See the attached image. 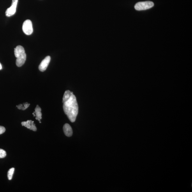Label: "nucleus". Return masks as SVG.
I'll use <instances>...</instances> for the list:
<instances>
[{
  "instance_id": "obj_1",
  "label": "nucleus",
  "mask_w": 192,
  "mask_h": 192,
  "mask_svg": "<svg viewBox=\"0 0 192 192\" xmlns=\"http://www.w3.org/2000/svg\"><path fill=\"white\" fill-rule=\"evenodd\" d=\"M64 112L70 121L75 122L78 112L77 99L72 92L67 90L65 92L63 98Z\"/></svg>"
},
{
  "instance_id": "obj_2",
  "label": "nucleus",
  "mask_w": 192,
  "mask_h": 192,
  "mask_svg": "<svg viewBox=\"0 0 192 192\" xmlns=\"http://www.w3.org/2000/svg\"><path fill=\"white\" fill-rule=\"evenodd\" d=\"M15 57L17 59L16 64L18 67L22 66L24 64L27 59V55L24 47L22 46L18 45L14 49Z\"/></svg>"
},
{
  "instance_id": "obj_3",
  "label": "nucleus",
  "mask_w": 192,
  "mask_h": 192,
  "mask_svg": "<svg viewBox=\"0 0 192 192\" xmlns=\"http://www.w3.org/2000/svg\"><path fill=\"white\" fill-rule=\"evenodd\" d=\"M154 6V3L151 1L139 2L136 4L135 8L137 10H145L152 8Z\"/></svg>"
},
{
  "instance_id": "obj_4",
  "label": "nucleus",
  "mask_w": 192,
  "mask_h": 192,
  "mask_svg": "<svg viewBox=\"0 0 192 192\" xmlns=\"http://www.w3.org/2000/svg\"><path fill=\"white\" fill-rule=\"evenodd\" d=\"M22 31L27 35H31L33 32V29L32 23L31 20H27L23 23Z\"/></svg>"
},
{
  "instance_id": "obj_5",
  "label": "nucleus",
  "mask_w": 192,
  "mask_h": 192,
  "mask_svg": "<svg viewBox=\"0 0 192 192\" xmlns=\"http://www.w3.org/2000/svg\"><path fill=\"white\" fill-rule=\"evenodd\" d=\"M18 0H13L12 4L10 7L7 9L6 15L7 17H10L14 14L16 11Z\"/></svg>"
},
{
  "instance_id": "obj_6",
  "label": "nucleus",
  "mask_w": 192,
  "mask_h": 192,
  "mask_svg": "<svg viewBox=\"0 0 192 192\" xmlns=\"http://www.w3.org/2000/svg\"><path fill=\"white\" fill-rule=\"evenodd\" d=\"M51 61V57L50 56L46 57L44 59L39 66V70L41 71H45L49 64Z\"/></svg>"
},
{
  "instance_id": "obj_7",
  "label": "nucleus",
  "mask_w": 192,
  "mask_h": 192,
  "mask_svg": "<svg viewBox=\"0 0 192 192\" xmlns=\"http://www.w3.org/2000/svg\"><path fill=\"white\" fill-rule=\"evenodd\" d=\"M21 124L22 126L26 127L31 130L34 131H36L37 130L35 125L34 124V122L31 120H27V121L22 122Z\"/></svg>"
},
{
  "instance_id": "obj_8",
  "label": "nucleus",
  "mask_w": 192,
  "mask_h": 192,
  "mask_svg": "<svg viewBox=\"0 0 192 192\" xmlns=\"http://www.w3.org/2000/svg\"><path fill=\"white\" fill-rule=\"evenodd\" d=\"M34 116L36 117V119L41 123V120L42 119L41 109L38 105H37L35 108V111L32 113Z\"/></svg>"
},
{
  "instance_id": "obj_9",
  "label": "nucleus",
  "mask_w": 192,
  "mask_h": 192,
  "mask_svg": "<svg viewBox=\"0 0 192 192\" xmlns=\"http://www.w3.org/2000/svg\"><path fill=\"white\" fill-rule=\"evenodd\" d=\"M64 133L67 137H71L73 134L72 128L70 125L68 124H65L63 127Z\"/></svg>"
},
{
  "instance_id": "obj_10",
  "label": "nucleus",
  "mask_w": 192,
  "mask_h": 192,
  "mask_svg": "<svg viewBox=\"0 0 192 192\" xmlns=\"http://www.w3.org/2000/svg\"><path fill=\"white\" fill-rule=\"evenodd\" d=\"M30 105V104L26 102L23 103V104H20L17 105L16 106H17V107L18 109L24 110L27 109L29 107Z\"/></svg>"
},
{
  "instance_id": "obj_11",
  "label": "nucleus",
  "mask_w": 192,
  "mask_h": 192,
  "mask_svg": "<svg viewBox=\"0 0 192 192\" xmlns=\"http://www.w3.org/2000/svg\"><path fill=\"white\" fill-rule=\"evenodd\" d=\"M14 170L15 169L14 168H11L9 170L8 172V178L9 180L12 179Z\"/></svg>"
},
{
  "instance_id": "obj_12",
  "label": "nucleus",
  "mask_w": 192,
  "mask_h": 192,
  "mask_svg": "<svg viewBox=\"0 0 192 192\" xmlns=\"http://www.w3.org/2000/svg\"><path fill=\"white\" fill-rule=\"evenodd\" d=\"M6 155V153L5 151L2 149H0V158H5Z\"/></svg>"
},
{
  "instance_id": "obj_13",
  "label": "nucleus",
  "mask_w": 192,
  "mask_h": 192,
  "mask_svg": "<svg viewBox=\"0 0 192 192\" xmlns=\"http://www.w3.org/2000/svg\"><path fill=\"white\" fill-rule=\"evenodd\" d=\"M6 131V129L4 127L0 126V135Z\"/></svg>"
},
{
  "instance_id": "obj_14",
  "label": "nucleus",
  "mask_w": 192,
  "mask_h": 192,
  "mask_svg": "<svg viewBox=\"0 0 192 192\" xmlns=\"http://www.w3.org/2000/svg\"><path fill=\"white\" fill-rule=\"evenodd\" d=\"M2 69V64H1V63H0V70H1Z\"/></svg>"
}]
</instances>
